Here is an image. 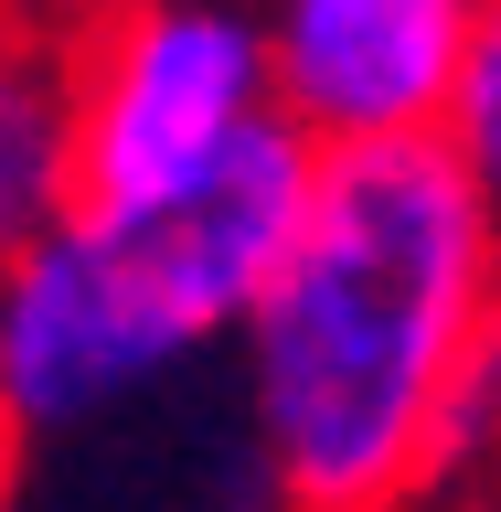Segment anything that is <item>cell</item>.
Returning a JSON list of instances; mask_svg holds the SVG:
<instances>
[{"label": "cell", "instance_id": "cell-1", "mask_svg": "<svg viewBox=\"0 0 501 512\" xmlns=\"http://www.w3.org/2000/svg\"><path fill=\"white\" fill-rule=\"evenodd\" d=\"M501 342V214L448 139L320 160L246 342L267 512H427L470 363Z\"/></svg>", "mask_w": 501, "mask_h": 512}, {"label": "cell", "instance_id": "cell-2", "mask_svg": "<svg viewBox=\"0 0 501 512\" xmlns=\"http://www.w3.org/2000/svg\"><path fill=\"white\" fill-rule=\"evenodd\" d=\"M320 192V150L267 128L171 214H75L0 267V427L64 438L107 406L150 395L160 374L246 342L256 299L278 288Z\"/></svg>", "mask_w": 501, "mask_h": 512}, {"label": "cell", "instance_id": "cell-3", "mask_svg": "<svg viewBox=\"0 0 501 512\" xmlns=\"http://www.w3.org/2000/svg\"><path fill=\"white\" fill-rule=\"evenodd\" d=\"M64 75L86 214H171L278 128L267 0H86L64 22Z\"/></svg>", "mask_w": 501, "mask_h": 512}, {"label": "cell", "instance_id": "cell-4", "mask_svg": "<svg viewBox=\"0 0 501 512\" xmlns=\"http://www.w3.org/2000/svg\"><path fill=\"white\" fill-rule=\"evenodd\" d=\"M491 0H267L278 118L320 160L448 139Z\"/></svg>", "mask_w": 501, "mask_h": 512}, {"label": "cell", "instance_id": "cell-5", "mask_svg": "<svg viewBox=\"0 0 501 512\" xmlns=\"http://www.w3.org/2000/svg\"><path fill=\"white\" fill-rule=\"evenodd\" d=\"M75 214V75L64 22L0 11V267Z\"/></svg>", "mask_w": 501, "mask_h": 512}, {"label": "cell", "instance_id": "cell-6", "mask_svg": "<svg viewBox=\"0 0 501 512\" xmlns=\"http://www.w3.org/2000/svg\"><path fill=\"white\" fill-rule=\"evenodd\" d=\"M448 150L470 160V182L501 214V0L480 11V54H470V86H459V118H448Z\"/></svg>", "mask_w": 501, "mask_h": 512}, {"label": "cell", "instance_id": "cell-7", "mask_svg": "<svg viewBox=\"0 0 501 512\" xmlns=\"http://www.w3.org/2000/svg\"><path fill=\"white\" fill-rule=\"evenodd\" d=\"M11 480H22V438L0 427V512H11Z\"/></svg>", "mask_w": 501, "mask_h": 512}]
</instances>
